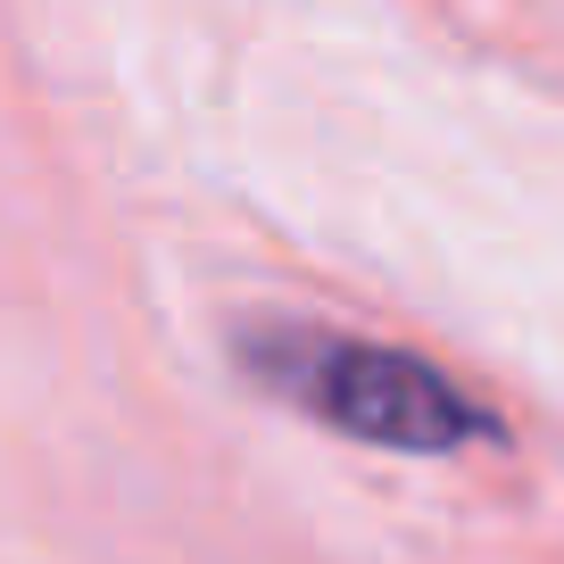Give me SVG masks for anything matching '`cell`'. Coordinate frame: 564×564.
I'll return each instance as SVG.
<instances>
[{"instance_id": "6da1fadb", "label": "cell", "mask_w": 564, "mask_h": 564, "mask_svg": "<svg viewBox=\"0 0 564 564\" xmlns=\"http://www.w3.org/2000/svg\"><path fill=\"white\" fill-rule=\"evenodd\" d=\"M249 373L324 432L366 448H399V457H465V448L498 441V415L441 366L390 349V340L324 333V324H265L241 340Z\"/></svg>"}]
</instances>
